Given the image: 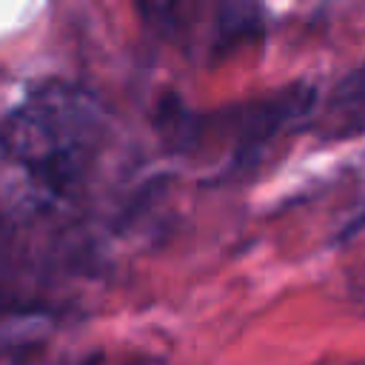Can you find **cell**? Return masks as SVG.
Returning <instances> with one entry per match:
<instances>
[{"mask_svg": "<svg viewBox=\"0 0 365 365\" xmlns=\"http://www.w3.org/2000/svg\"><path fill=\"white\" fill-rule=\"evenodd\" d=\"M103 137L100 106L74 86H37L0 123V165L37 205L74 197Z\"/></svg>", "mask_w": 365, "mask_h": 365, "instance_id": "6da1fadb", "label": "cell"}, {"mask_svg": "<svg viewBox=\"0 0 365 365\" xmlns=\"http://www.w3.org/2000/svg\"><path fill=\"white\" fill-rule=\"evenodd\" d=\"M305 106H311V91H288L279 97H271L265 103H259L257 108H251L242 117L240 134H237V151H234V163L237 165H248L257 163L259 154L268 148V143L294 120L305 111Z\"/></svg>", "mask_w": 365, "mask_h": 365, "instance_id": "7a4b0ae2", "label": "cell"}, {"mask_svg": "<svg viewBox=\"0 0 365 365\" xmlns=\"http://www.w3.org/2000/svg\"><path fill=\"white\" fill-rule=\"evenodd\" d=\"M331 134L351 137L365 131V66L356 68L331 97Z\"/></svg>", "mask_w": 365, "mask_h": 365, "instance_id": "3957f363", "label": "cell"}, {"mask_svg": "<svg viewBox=\"0 0 365 365\" xmlns=\"http://www.w3.org/2000/svg\"><path fill=\"white\" fill-rule=\"evenodd\" d=\"M17 311H23L20 297L0 285V317H11V314H17Z\"/></svg>", "mask_w": 365, "mask_h": 365, "instance_id": "277c9868", "label": "cell"}]
</instances>
